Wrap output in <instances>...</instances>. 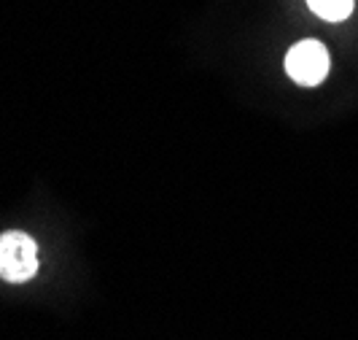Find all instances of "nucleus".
<instances>
[{
  "label": "nucleus",
  "mask_w": 358,
  "mask_h": 340,
  "mask_svg": "<svg viewBox=\"0 0 358 340\" xmlns=\"http://www.w3.org/2000/svg\"><path fill=\"white\" fill-rule=\"evenodd\" d=\"M38 270V246L30 235L3 233L0 235V278L22 284L30 281Z\"/></svg>",
  "instance_id": "f257e3e1"
},
{
  "label": "nucleus",
  "mask_w": 358,
  "mask_h": 340,
  "mask_svg": "<svg viewBox=\"0 0 358 340\" xmlns=\"http://www.w3.org/2000/svg\"><path fill=\"white\" fill-rule=\"evenodd\" d=\"M286 73L302 87L321 84L329 73V52L318 41H302L286 54Z\"/></svg>",
  "instance_id": "f03ea898"
},
{
  "label": "nucleus",
  "mask_w": 358,
  "mask_h": 340,
  "mask_svg": "<svg viewBox=\"0 0 358 340\" xmlns=\"http://www.w3.org/2000/svg\"><path fill=\"white\" fill-rule=\"evenodd\" d=\"M307 6L326 22H345L353 11V0H307Z\"/></svg>",
  "instance_id": "7ed1b4c3"
}]
</instances>
